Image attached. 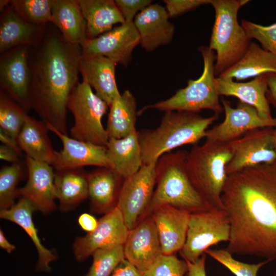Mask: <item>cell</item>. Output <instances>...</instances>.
Instances as JSON below:
<instances>
[{
  "label": "cell",
  "instance_id": "obj_1",
  "mask_svg": "<svg viewBox=\"0 0 276 276\" xmlns=\"http://www.w3.org/2000/svg\"><path fill=\"white\" fill-rule=\"evenodd\" d=\"M231 225L232 255L276 259V164L228 175L221 195Z\"/></svg>",
  "mask_w": 276,
  "mask_h": 276
},
{
  "label": "cell",
  "instance_id": "obj_33",
  "mask_svg": "<svg viewBox=\"0 0 276 276\" xmlns=\"http://www.w3.org/2000/svg\"><path fill=\"white\" fill-rule=\"evenodd\" d=\"M27 111L10 97L0 95V130L17 141Z\"/></svg>",
  "mask_w": 276,
  "mask_h": 276
},
{
  "label": "cell",
  "instance_id": "obj_18",
  "mask_svg": "<svg viewBox=\"0 0 276 276\" xmlns=\"http://www.w3.org/2000/svg\"><path fill=\"white\" fill-rule=\"evenodd\" d=\"M28 178L26 184L19 189V196L29 200L36 210L48 214L57 208L54 186L55 172L47 163L26 157Z\"/></svg>",
  "mask_w": 276,
  "mask_h": 276
},
{
  "label": "cell",
  "instance_id": "obj_35",
  "mask_svg": "<svg viewBox=\"0 0 276 276\" xmlns=\"http://www.w3.org/2000/svg\"><path fill=\"white\" fill-rule=\"evenodd\" d=\"M19 163L4 167L0 171V208L7 210L12 207L19 196L17 185L22 175Z\"/></svg>",
  "mask_w": 276,
  "mask_h": 276
},
{
  "label": "cell",
  "instance_id": "obj_24",
  "mask_svg": "<svg viewBox=\"0 0 276 276\" xmlns=\"http://www.w3.org/2000/svg\"><path fill=\"white\" fill-rule=\"evenodd\" d=\"M106 148L109 168L124 179L136 173L143 165L137 130L121 139H109Z\"/></svg>",
  "mask_w": 276,
  "mask_h": 276
},
{
  "label": "cell",
  "instance_id": "obj_40",
  "mask_svg": "<svg viewBox=\"0 0 276 276\" xmlns=\"http://www.w3.org/2000/svg\"><path fill=\"white\" fill-rule=\"evenodd\" d=\"M164 3L169 17H174L202 5L210 4L211 0H165Z\"/></svg>",
  "mask_w": 276,
  "mask_h": 276
},
{
  "label": "cell",
  "instance_id": "obj_25",
  "mask_svg": "<svg viewBox=\"0 0 276 276\" xmlns=\"http://www.w3.org/2000/svg\"><path fill=\"white\" fill-rule=\"evenodd\" d=\"M123 179L109 168L100 167L87 173L88 198L92 210L106 214L115 208Z\"/></svg>",
  "mask_w": 276,
  "mask_h": 276
},
{
  "label": "cell",
  "instance_id": "obj_38",
  "mask_svg": "<svg viewBox=\"0 0 276 276\" xmlns=\"http://www.w3.org/2000/svg\"><path fill=\"white\" fill-rule=\"evenodd\" d=\"M188 271L186 260L179 259L174 254H163L143 276H185Z\"/></svg>",
  "mask_w": 276,
  "mask_h": 276
},
{
  "label": "cell",
  "instance_id": "obj_10",
  "mask_svg": "<svg viewBox=\"0 0 276 276\" xmlns=\"http://www.w3.org/2000/svg\"><path fill=\"white\" fill-rule=\"evenodd\" d=\"M156 164H143L136 173L123 180L117 206L129 231L142 220L151 202L156 183Z\"/></svg>",
  "mask_w": 276,
  "mask_h": 276
},
{
  "label": "cell",
  "instance_id": "obj_5",
  "mask_svg": "<svg viewBox=\"0 0 276 276\" xmlns=\"http://www.w3.org/2000/svg\"><path fill=\"white\" fill-rule=\"evenodd\" d=\"M233 156L228 143L206 141L194 145L188 152L186 169L202 198L212 206L223 210L221 195L228 175L226 166Z\"/></svg>",
  "mask_w": 276,
  "mask_h": 276
},
{
  "label": "cell",
  "instance_id": "obj_43",
  "mask_svg": "<svg viewBox=\"0 0 276 276\" xmlns=\"http://www.w3.org/2000/svg\"><path fill=\"white\" fill-rule=\"evenodd\" d=\"M206 254H203L194 262L187 261L188 271L186 276H206L205 271Z\"/></svg>",
  "mask_w": 276,
  "mask_h": 276
},
{
  "label": "cell",
  "instance_id": "obj_51",
  "mask_svg": "<svg viewBox=\"0 0 276 276\" xmlns=\"http://www.w3.org/2000/svg\"><path fill=\"white\" fill-rule=\"evenodd\" d=\"M274 276H276V270H275V271L274 272Z\"/></svg>",
  "mask_w": 276,
  "mask_h": 276
},
{
  "label": "cell",
  "instance_id": "obj_48",
  "mask_svg": "<svg viewBox=\"0 0 276 276\" xmlns=\"http://www.w3.org/2000/svg\"><path fill=\"white\" fill-rule=\"evenodd\" d=\"M0 246L8 254H11L15 249V246L9 242L1 229H0Z\"/></svg>",
  "mask_w": 276,
  "mask_h": 276
},
{
  "label": "cell",
  "instance_id": "obj_4",
  "mask_svg": "<svg viewBox=\"0 0 276 276\" xmlns=\"http://www.w3.org/2000/svg\"><path fill=\"white\" fill-rule=\"evenodd\" d=\"M187 153L184 150L169 152L159 158L156 164L155 190L142 220L162 205H171L190 213L215 208L202 198L192 183L186 169Z\"/></svg>",
  "mask_w": 276,
  "mask_h": 276
},
{
  "label": "cell",
  "instance_id": "obj_15",
  "mask_svg": "<svg viewBox=\"0 0 276 276\" xmlns=\"http://www.w3.org/2000/svg\"><path fill=\"white\" fill-rule=\"evenodd\" d=\"M31 48L18 46L1 54L0 57L1 87L26 111L30 108L29 57Z\"/></svg>",
  "mask_w": 276,
  "mask_h": 276
},
{
  "label": "cell",
  "instance_id": "obj_36",
  "mask_svg": "<svg viewBox=\"0 0 276 276\" xmlns=\"http://www.w3.org/2000/svg\"><path fill=\"white\" fill-rule=\"evenodd\" d=\"M92 264L85 276H110L124 258L123 245L97 250Z\"/></svg>",
  "mask_w": 276,
  "mask_h": 276
},
{
  "label": "cell",
  "instance_id": "obj_17",
  "mask_svg": "<svg viewBox=\"0 0 276 276\" xmlns=\"http://www.w3.org/2000/svg\"><path fill=\"white\" fill-rule=\"evenodd\" d=\"M47 125L63 146L61 151H56L53 164L56 170L80 169L88 166L109 168L106 147L75 139L49 124Z\"/></svg>",
  "mask_w": 276,
  "mask_h": 276
},
{
  "label": "cell",
  "instance_id": "obj_45",
  "mask_svg": "<svg viewBox=\"0 0 276 276\" xmlns=\"http://www.w3.org/2000/svg\"><path fill=\"white\" fill-rule=\"evenodd\" d=\"M267 91L266 97L269 103L276 109V73L266 74Z\"/></svg>",
  "mask_w": 276,
  "mask_h": 276
},
{
  "label": "cell",
  "instance_id": "obj_2",
  "mask_svg": "<svg viewBox=\"0 0 276 276\" xmlns=\"http://www.w3.org/2000/svg\"><path fill=\"white\" fill-rule=\"evenodd\" d=\"M82 48L68 42L52 24L29 57L30 108L42 121L67 134V105L79 83Z\"/></svg>",
  "mask_w": 276,
  "mask_h": 276
},
{
  "label": "cell",
  "instance_id": "obj_16",
  "mask_svg": "<svg viewBox=\"0 0 276 276\" xmlns=\"http://www.w3.org/2000/svg\"><path fill=\"white\" fill-rule=\"evenodd\" d=\"M124 258L142 273L163 254L158 233L151 215L129 231L123 245Z\"/></svg>",
  "mask_w": 276,
  "mask_h": 276
},
{
  "label": "cell",
  "instance_id": "obj_8",
  "mask_svg": "<svg viewBox=\"0 0 276 276\" xmlns=\"http://www.w3.org/2000/svg\"><path fill=\"white\" fill-rule=\"evenodd\" d=\"M109 107L93 92L86 82H79L72 91L67 105L74 124L70 129L72 137L106 147L108 136L102 119Z\"/></svg>",
  "mask_w": 276,
  "mask_h": 276
},
{
  "label": "cell",
  "instance_id": "obj_28",
  "mask_svg": "<svg viewBox=\"0 0 276 276\" xmlns=\"http://www.w3.org/2000/svg\"><path fill=\"white\" fill-rule=\"evenodd\" d=\"M52 23L69 43L81 47L87 40L86 23L79 0H53Z\"/></svg>",
  "mask_w": 276,
  "mask_h": 276
},
{
  "label": "cell",
  "instance_id": "obj_37",
  "mask_svg": "<svg viewBox=\"0 0 276 276\" xmlns=\"http://www.w3.org/2000/svg\"><path fill=\"white\" fill-rule=\"evenodd\" d=\"M205 253L227 268L236 276H258L260 269L271 261L248 264L236 260L225 249H208Z\"/></svg>",
  "mask_w": 276,
  "mask_h": 276
},
{
  "label": "cell",
  "instance_id": "obj_23",
  "mask_svg": "<svg viewBox=\"0 0 276 276\" xmlns=\"http://www.w3.org/2000/svg\"><path fill=\"white\" fill-rule=\"evenodd\" d=\"M216 85L219 96L235 97L239 101L255 107L262 117L273 118L266 97L268 88L266 74L246 82L216 77Z\"/></svg>",
  "mask_w": 276,
  "mask_h": 276
},
{
  "label": "cell",
  "instance_id": "obj_31",
  "mask_svg": "<svg viewBox=\"0 0 276 276\" xmlns=\"http://www.w3.org/2000/svg\"><path fill=\"white\" fill-rule=\"evenodd\" d=\"M86 23L87 39L105 33L125 20L113 0H79Z\"/></svg>",
  "mask_w": 276,
  "mask_h": 276
},
{
  "label": "cell",
  "instance_id": "obj_34",
  "mask_svg": "<svg viewBox=\"0 0 276 276\" xmlns=\"http://www.w3.org/2000/svg\"><path fill=\"white\" fill-rule=\"evenodd\" d=\"M53 0H12L10 6L24 20L34 25L52 23Z\"/></svg>",
  "mask_w": 276,
  "mask_h": 276
},
{
  "label": "cell",
  "instance_id": "obj_14",
  "mask_svg": "<svg viewBox=\"0 0 276 276\" xmlns=\"http://www.w3.org/2000/svg\"><path fill=\"white\" fill-rule=\"evenodd\" d=\"M139 44L140 37L133 21H125L96 38L87 39L81 46L82 54L103 56L126 66Z\"/></svg>",
  "mask_w": 276,
  "mask_h": 276
},
{
  "label": "cell",
  "instance_id": "obj_3",
  "mask_svg": "<svg viewBox=\"0 0 276 276\" xmlns=\"http://www.w3.org/2000/svg\"><path fill=\"white\" fill-rule=\"evenodd\" d=\"M219 117L216 114L203 117L192 112H165L156 128L139 132L143 164L156 163L162 155L176 148L197 144L205 137L208 127Z\"/></svg>",
  "mask_w": 276,
  "mask_h": 276
},
{
  "label": "cell",
  "instance_id": "obj_26",
  "mask_svg": "<svg viewBox=\"0 0 276 276\" xmlns=\"http://www.w3.org/2000/svg\"><path fill=\"white\" fill-rule=\"evenodd\" d=\"M36 210L29 200L21 197L12 207L1 210L0 217L11 221L20 226L29 236L37 250L38 260L36 269L49 272L51 270L50 263L56 260L57 257L41 243L38 235V231L33 222L32 215Z\"/></svg>",
  "mask_w": 276,
  "mask_h": 276
},
{
  "label": "cell",
  "instance_id": "obj_29",
  "mask_svg": "<svg viewBox=\"0 0 276 276\" xmlns=\"http://www.w3.org/2000/svg\"><path fill=\"white\" fill-rule=\"evenodd\" d=\"M269 73H276V56L251 42L241 59L217 77L238 82Z\"/></svg>",
  "mask_w": 276,
  "mask_h": 276
},
{
  "label": "cell",
  "instance_id": "obj_19",
  "mask_svg": "<svg viewBox=\"0 0 276 276\" xmlns=\"http://www.w3.org/2000/svg\"><path fill=\"white\" fill-rule=\"evenodd\" d=\"M169 17L165 7L157 4H151L135 16L133 22L140 37V44L146 51L152 52L171 42L175 26Z\"/></svg>",
  "mask_w": 276,
  "mask_h": 276
},
{
  "label": "cell",
  "instance_id": "obj_21",
  "mask_svg": "<svg viewBox=\"0 0 276 276\" xmlns=\"http://www.w3.org/2000/svg\"><path fill=\"white\" fill-rule=\"evenodd\" d=\"M116 63L101 55H81L79 65L82 81L109 106L121 95L115 78Z\"/></svg>",
  "mask_w": 276,
  "mask_h": 276
},
{
  "label": "cell",
  "instance_id": "obj_22",
  "mask_svg": "<svg viewBox=\"0 0 276 276\" xmlns=\"http://www.w3.org/2000/svg\"><path fill=\"white\" fill-rule=\"evenodd\" d=\"M1 54L20 45L31 47L42 39L48 24L34 25L22 19L11 7H6L0 18Z\"/></svg>",
  "mask_w": 276,
  "mask_h": 276
},
{
  "label": "cell",
  "instance_id": "obj_12",
  "mask_svg": "<svg viewBox=\"0 0 276 276\" xmlns=\"http://www.w3.org/2000/svg\"><path fill=\"white\" fill-rule=\"evenodd\" d=\"M221 103L225 113L224 119L219 125L206 131V141L228 143L252 130L276 126V118H264L249 104L239 101L234 108L223 97Z\"/></svg>",
  "mask_w": 276,
  "mask_h": 276
},
{
  "label": "cell",
  "instance_id": "obj_44",
  "mask_svg": "<svg viewBox=\"0 0 276 276\" xmlns=\"http://www.w3.org/2000/svg\"><path fill=\"white\" fill-rule=\"evenodd\" d=\"M78 222L81 228L87 233L93 232L98 224V220L92 215L86 213L79 216Z\"/></svg>",
  "mask_w": 276,
  "mask_h": 276
},
{
  "label": "cell",
  "instance_id": "obj_30",
  "mask_svg": "<svg viewBox=\"0 0 276 276\" xmlns=\"http://www.w3.org/2000/svg\"><path fill=\"white\" fill-rule=\"evenodd\" d=\"M56 170L54 186L59 209L71 211L88 198L87 173L82 168Z\"/></svg>",
  "mask_w": 276,
  "mask_h": 276
},
{
  "label": "cell",
  "instance_id": "obj_42",
  "mask_svg": "<svg viewBox=\"0 0 276 276\" xmlns=\"http://www.w3.org/2000/svg\"><path fill=\"white\" fill-rule=\"evenodd\" d=\"M110 276H143L142 273L126 259L117 265Z\"/></svg>",
  "mask_w": 276,
  "mask_h": 276
},
{
  "label": "cell",
  "instance_id": "obj_20",
  "mask_svg": "<svg viewBox=\"0 0 276 276\" xmlns=\"http://www.w3.org/2000/svg\"><path fill=\"white\" fill-rule=\"evenodd\" d=\"M190 213L169 205H162L151 213L164 255L174 254L183 247Z\"/></svg>",
  "mask_w": 276,
  "mask_h": 276
},
{
  "label": "cell",
  "instance_id": "obj_7",
  "mask_svg": "<svg viewBox=\"0 0 276 276\" xmlns=\"http://www.w3.org/2000/svg\"><path fill=\"white\" fill-rule=\"evenodd\" d=\"M198 50L203 62L200 77L189 79L187 85L178 89L169 98L147 105L137 112V114L149 109L160 111H182L198 113L209 109L219 115L223 111L216 85L215 74L216 55L209 46H201Z\"/></svg>",
  "mask_w": 276,
  "mask_h": 276
},
{
  "label": "cell",
  "instance_id": "obj_27",
  "mask_svg": "<svg viewBox=\"0 0 276 276\" xmlns=\"http://www.w3.org/2000/svg\"><path fill=\"white\" fill-rule=\"evenodd\" d=\"M46 123L27 116L17 138L21 151L27 157L53 165L56 155L50 140Z\"/></svg>",
  "mask_w": 276,
  "mask_h": 276
},
{
  "label": "cell",
  "instance_id": "obj_49",
  "mask_svg": "<svg viewBox=\"0 0 276 276\" xmlns=\"http://www.w3.org/2000/svg\"><path fill=\"white\" fill-rule=\"evenodd\" d=\"M11 1L10 0H1L0 1V10L1 12L10 5Z\"/></svg>",
  "mask_w": 276,
  "mask_h": 276
},
{
  "label": "cell",
  "instance_id": "obj_39",
  "mask_svg": "<svg viewBox=\"0 0 276 276\" xmlns=\"http://www.w3.org/2000/svg\"><path fill=\"white\" fill-rule=\"evenodd\" d=\"M241 25L251 39L258 40L263 49L276 56V22L263 26L243 19Z\"/></svg>",
  "mask_w": 276,
  "mask_h": 276
},
{
  "label": "cell",
  "instance_id": "obj_47",
  "mask_svg": "<svg viewBox=\"0 0 276 276\" xmlns=\"http://www.w3.org/2000/svg\"><path fill=\"white\" fill-rule=\"evenodd\" d=\"M0 140L2 143L14 149L19 155L22 151L17 141L0 130Z\"/></svg>",
  "mask_w": 276,
  "mask_h": 276
},
{
  "label": "cell",
  "instance_id": "obj_11",
  "mask_svg": "<svg viewBox=\"0 0 276 276\" xmlns=\"http://www.w3.org/2000/svg\"><path fill=\"white\" fill-rule=\"evenodd\" d=\"M273 128H257L228 143L233 149V156L226 166L227 175L261 164H276Z\"/></svg>",
  "mask_w": 276,
  "mask_h": 276
},
{
  "label": "cell",
  "instance_id": "obj_41",
  "mask_svg": "<svg viewBox=\"0 0 276 276\" xmlns=\"http://www.w3.org/2000/svg\"><path fill=\"white\" fill-rule=\"evenodd\" d=\"M115 3L125 21H133L135 16L152 4L151 0H116Z\"/></svg>",
  "mask_w": 276,
  "mask_h": 276
},
{
  "label": "cell",
  "instance_id": "obj_6",
  "mask_svg": "<svg viewBox=\"0 0 276 276\" xmlns=\"http://www.w3.org/2000/svg\"><path fill=\"white\" fill-rule=\"evenodd\" d=\"M248 0H211L215 21L209 48L216 52L215 74L218 77L235 64L247 51L251 39L238 20L240 9Z\"/></svg>",
  "mask_w": 276,
  "mask_h": 276
},
{
  "label": "cell",
  "instance_id": "obj_46",
  "mask_svg": "<svg viewBox=\"0 0 276 276\" xmlns=\"http://www.w3.org/2000/svg\"><path fill=\"white\" fill-rule=\"evenodd\" d=\"M19 155L12 148L5 145H1L0 158L12 164L19 163Z\"/></svg>",
  "mask_w": 276,
  "mask_h": 276
},
{
  "label": "cell",
  "instance_id": "obj_9",
  "mask_svg": "<svg viewBox=\"0 0 276 276\" xmlns=\"http://www.w3.org/2000/svg\"><path fill=\"white\" fill-rule=\"evenodd\" d=\"M230 233V223L224 210L214 208L191 213L180 254L186 261L194 262L210 246L228 241Z\"/></svg>",
  "mask_w": 276,
  "mask_h": 276
},
{
  "label": "cell",
  "instance_id": "obj_50",
  "mask_svg": "<svg viewBox=\"0 0 276 276\" xmlns=\"http://www.w3.org/2000/svg\"><path fill=\"white\" fill-rule=\"evenodd\" d=\"M272 137H273L274 148L276 152V126L273 128Z\"/></svg>",
  "mask_w": 276,
  "mask_h": 276
},
{
  "label": "cell",
  "instance_id": "obj_13",
  "mask_svg": "<svg viewBox=\"0 0 276 276\" xmlns=\"http://www.w3.org/2000/svg\"><path fill=\"white\" fill-rule=\"evenodd\" d=\"M129 232L123 215L116 206L98 220L93 232L76 238L73 244L75 258L81 262L97 250L123 245Z\"/></svg>",
  "mask_w": 276,
  "mask_h": 276
},
{
  "label": "cell",
  "instance_id": "obj_32",
  "mask_svg": "<svg viewBox=\"0 0 276 276\" xmlns=\"http://www.w3.org/2000/svg\"><path fill=\"white\" fill-rule=\"evenodd\" d=\"M109 107L106 128L109 139H121L136 131V102L129 90L121 94Z\"/></svg>",
  "mask_w": 276,
  "mask_h": 276
}]
</instances>
